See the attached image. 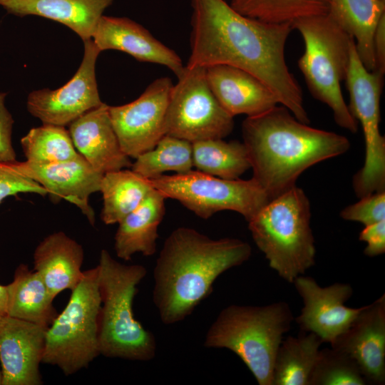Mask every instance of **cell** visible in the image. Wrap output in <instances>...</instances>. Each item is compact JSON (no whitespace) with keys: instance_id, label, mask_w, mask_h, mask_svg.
Segmentation results:
<instances>
[{"instance_id":"6da1fadb","label":"cell","mask_w":385,"mask_h":385,"mask_svg":"<svg viewBox=\"0 0 385 385\" xmlns=\"http://www.w3.org/2000/svg\"><path fill=\"white\" fill-rule=\"evenodd\" d=\"M188 66L227 65L265 83L300 122L309 124L302 91L289 70L285 45L292 24H272L244 16L225 0H190Z\"/></svg>"},{"instance_id":"7a4b0ae2","label":"cell","mask_w":385,"mask_h":385,"mask_svg":"<svg viewBox=\"0 0 385 385\" xmlns=\"http://www.w3.org/2000/svg\"><path fill=\"white\" fill-rule=\"evenodd\" d=\"M251 255V246L240 239H212L188 227L174 230L153 271V301L161 322L170 325L184 320L211 294L220 275Z\"/></svg>"},{"instance_id":"3957f363","label":"cell","mask_w":385,"mask_h":385,"mask_svg":"<svg viewBox=\"0 0 385 385\" xmlns=\"http://www.w3.org/2000/svg\"><path fill=\"white\" fill-rule=\"evenodd\" d=\"M242 133L252 178L270 200L296 185L299 176L308 168L350 148L346 137L310 127L282 105L247 117Z\"/></svg>"},{"instance_id":"277c9868","label":"cell","mask_w":385,"mask_h":385,"mask_svg":"<svg viewBox=\"0 0 385 385\" xmlns=\"http://www.w3.org/2000/svg\"><path fill=\"white\" fill-rule=\"evenodd\" d=\"M101 305L98 316L100 354L133 361H150L156 352L153 334L134 317L138 285L147 274L140 265H125L102 250L97 265Z\"/></svg>"},{"instance_id":"5b68a950","label":"cell","mask_w":385,"mask_h":385,"mask_svg":"<svg viewBox=\"0 0 385 385\" xmlns=\"http://www.w3.org/2000/svg\"><path fill=\"white\" fill-rule=\"evenodd\" d=\"M293 319L292 309L285 302L265 306L229 305L210 326L204 346L232 351L258 384L272 385L276 354Z\"/></svg>"},{"instance_id":"8992f818","label":"cell","mask_w":385,"mask_h":385,"mask_svg":"<svg viewBox=\"0 0 385 385\" xmlns=\"http://www.w3.org/2000/svg\"><path fill=\"white\" fill-rule=\"evenodd\" d=\"M310 218L309 200L294 185L270 200L248 221L252 239L270 267L289 283L315 263Z\"/></svg>"},{"instance_id":"52a82bcc","label":"cell","mask_w":385,"mask_h":385,"mask_svg":"<svg viewBox=\"0 0 385 385\" xmlns=\"http://www.w3.org/2000/svg\"><path fill=\"white\" fill-rule=\"evenodd\" d=\"M304 43L298 61L312 96L332 111L336 123L354 133L358 122L351 115L342 95L354 38L329 14L302 18L292 24Z\"/></svg>"},{"instance_id":"ba28073f","label":"cell","mask_w":385,"mask_h":385,"mask_svg":"<svg viewBox=\"0 0 385 385\" xmlns=\"http://www.w3.org/2000/svg\"><path fill=\"white\" fill-rule=\"evenodd\" d=\"M101 305L96 266L83 271L67 305L47 328L42 363L58 366L66 376L87 367L100 354Z\"/></svg>"},{"instance_id":"9c48e42d","label":"cell","mask_w":385,"mask_h":385,"mask_svg":"<svg viewBox=\"0 0 385 385\" xmlns=\"http://www.w3.org/2000/svg\"><path fill=\"white\" fill-rule=\"evenodd\" d=\"M166 198L178 200L197 216L207 219L223 210L235 211L248 222L270 200L252 178L224 179L198 170L150 179Z\"/></svg>"},{"instance_id":"30bf717a","label":"cell","mask_w":385,"mask_h":385,"mask_svg":"<svg viewBox=\"0 0 385 385\" xmlns=\"http://www.w3.org/2000/svg\"><path fill=\"white\" fill-rule=\"evenodd\" d=\"M384 74L365 68L354 41L345 81L350 98L348 106L361 125L365 143L364 164L352 181L354 192L359 198L385 191V138L379 131Z\"/></svg>"},{"instance_id":"8fae6325","label":"cell","mask_w":385,"mask_h":385,"mask_svg":"<svg viewBox=\"0 0 385 385\" xmlns=\"http://www.w3.org/2000/svg\"><path fill=\"white\" fill-rule=\"evenodd\" d=\"M173 86L165 117V135L194 143L223 139L234 119L220 105L207 82L206 68L185 66Z\"/></svg>"},{"instance_id":"7c38bea8","label":"cell","mask_w":385,"mask_h":385,"mask_svg":"<svg viewBox=\"0 0 385 385\" xmlns=\"http://www.w3.org/2000/svg\"><path fill=\"white\" fill-rule=\"evenodd\" d=\"M173 86L170 78L160 77L133 101L109 106L121 150L130 158L151 150L165 135V117Z\"/></svg>"},{"instance_id":"4fadbf2b","label":"cell","mask_w":385,"mask_h":385,"mask_svg":"<svg viewBox=\"0 0 385 385\" xmlns=\"http://www.w3.org/2000/svg\"><path fill=\"white\" fill-rule=\"evenodd\" d=\"M83 42L81 63L66 84L55 90H36L28 96V111L44 124L66 127L103 103L95 71L96 60L101 51L92 38Z\"/></svg>"},{"instance_id":"5bb4252c","label":"cell","mask_w":385,"mask_h":385,"mask_svg":"<svg viewBox=\"0 0 385 385\" xmlns=\"http://www.w3.org/2000/svg\"><path fill=\"white\" fill-rule=\"evenodd\" d=\"M292 283L303 302L297 323L301 331L317 334L323 342L331 344L362 309L363 307L345 305L353 294L349 284L337 282L323 287L314 278L302 274Z\"/></svg>"},{"instance_id":"9a60e30c","label":"cell","mask_w":385,"mask_h":385,"mask_svg":"<svg viewBox=\"0 0 385 385\" xmlns=\"http://www.w3.org/2000/svg\"><path fill=\"white\" fill-rule=\"evenodd\" d=\"M357 364L366 382L385 383V294L365 305L330 344Z\"/></svg>"},{"instance_id":"2e32d148","label":"cell","mask_w":385,"mask_h":385,"mask_svg":"<svg viewBox=\"0 0 385 385\" xmlns=\"http://www.w3.org/2000/svg\"><path fill=\"white\" fill-rule=\"evenodd\" d=\"M13 165L43 187L54 199H64L78 207L90 224L95 225V212L89 204V197L100 191L103 174L96 170L82 155L47 164L26 160L15 161Z\"/></svg>"},{"instance_id":"e0dca14e","label":"cell","mask_w":385,"mask_h":385,"mask_svg":"<svg viewBox=\"0 0 385 385\" xmlns=\"http://www.w3.org/2000/svg\"><path fill=\"white\" fill-rule=\"evenodd\" d=\"M47 328L8 315L0 318L1 385L42 384L39 364Z\"/></svg>"},{"instance_id":"ac0fdd59","label":"cell","mask_w":385,"mask_h":385,"mask_svg":"<svg viewBox=\"0 0 385 385\" xmlns=\"http://www.w3.org/2000/svg\"><path fill=\"white\" fill-rule=\"evenodd\" d=\"M92 40L101 51L118 50L136 60L165 66L179 76L184 66L180 56L157 40L142 25L125 17L102 15Z\"/></svg>"},{"instance_id":"d6986e66","label":"cell","mask_w":385,"mask_h":385,"mask_svg":"<svg viewBox=\"0 0 385 385\" xmlns=\"http://www.w3.org/2000/svg\"><path fill=\"white\" fill-rule=\"evenodd\" d=\"M108 108L102 103L68 125L77 152L103 174L132 165L130 158L121 150Z\"/></svg>"},{"instance_id":"ffe728a7","label":"cell","mask_w":385,"mask_h":385,"mask_svg":"<svg viewBox=\"0 0 385 385\" xmlns=\"http://www.w3.org/2000/svg\"><path fill=\"white\" fill-rule=\"evenodd\" d=\"M206 77L215 98L232 117L258 115L279 104L265 83L241 68L211 66L206 68Z\"/></svg>"},{"instance_id":"44dd1931","label":"cell","mask_w":385,"mask_h":385,"mask_svg":"<svg viewBox=\"0 0 385 385\" xmlns=\"http://www.w3.org/2000/svg\"><path fill=\"white\" fill-rule=\"evenodd\" d=\"M83 259L81 245L62 231L55 232L36 247L34 270L39 274L54 299L65 289L73 290L80 282Z\"/></svg>"},{"instance_id":"7402d4cb","label":"cell","mask_w":385,"mask_h":385,"mask_svg":"<svg viewBox=\"0 0 385 385\" xmlns=\"http://www.w3.org/2000/svg\"><path fill=\"white\" fill-rule=\"evenodd\" d=\"M113 0H0L8 14L35 15L63 24L84 41L92 38L103 11Z\"/></svg>"},{"instance_id":"603a6c76","label":"cell","mask_w":385,"mask_h":385,"mask_svg":"<svg viewBox=\"0 0 385 385\" xmlns=\"http://www.w3.org/2000/svg\"><path fill=\"white\" fill-rule=\"evenodd\" d=\"M165 199L153 188L140 204L118 223L114 237L118 257L128 261L135 253L147 257L155 253L158 229L165 213Z\"/></svg>"},{"instance_id":"cb8c5ba5","label":"cell","mask_w":385,"mask_h":385,"mask_svg":"<svg viewBox=\"0 0 385 385\" xmlns=\"http://www.w3.org/2000/svg\"><path fill=\"white\" fill-rule=\"evenodd\" d=\"M7 315L48 327L57 316L53 299L39 274L21 264L6 284Z\"/></svg>"},{"instance_id":"d4e9b609","label":"cell","mask_w":385,"mask_h":385,"mask_svg":"<svg viewBox=\"0 0 385 385\" xmlns=\"http://www.w3.org/2000/svg\"><path fill=\"white\" fill-rule=\"evenodd\" d=\"M329 14L354 39L358 56L368 71L375 70L373 38L376 24L385 14L381 0H329Z\"/></svg>"},{"instance_id":"484cf974","label":"cell","mask_w":385,"mask_h":385,"mask_svg":"<svg viewBox=\"0 0 385 385\" xmlns=\"http://www.w3.org/2000/svg\"><path fill=\"white\" fill-rule=\"evenodd\" d=\"M322 343L317 334L304 331L283 339L275 357L272 385H309Z\"/></svg>"},{"instance_id":"4316f807","label":"cell","mask_w":385,"mask_h":385,"mask_svg":"<svg viewBox=\"0 0 385 385\" xmlns=\"http://www.w3.org/2000/svg\"><path fill=\"white\" fill-rule=\"evenodd\" d=\"M152 189L150 180L131 169L104 173L99 191L103 200L102 221L106 225L118 223L140 204Z\"/></svg>"},{"instance_id":"83f0119b","label":"cell","mask_w":385,"mask_h":385,"mask_svg":"<svg viewBox=\"0 0 385 385\" xmlns=\"http://www.w3.org/2000/svg\"><path fill=\"white\" fill-rule=\"evenodd\" d=\"M192 148L193 167L202 173L235 180L250 168L247 149L237 140L208 139L192 143Z\"/></svg>"},{"instance_id":"f1b7e54d","label":"cell","mask_w":385,"mask_h":385,"mask_svg":"<svg viewBox=\"0 0 385 385\" xmlns=\"http://www.w3.org/2000/svg\"><path fill=\"white\" fill-rule=\"evenodd\" d=\"M135 159L131 170L148 180L165 172L185 173L193 168L192 143L165 135L153 148Z\"/></svg>"},{"instance_id":"f546056e","label":"cell","mask_w":385,"mask_h":385,"mask_svg":"<svg viewBox=\"0 0 385 385\" xmlns=\"http://www.w3.org/2000/svg\"><path fill=\"white\" fill-rule=\"evenodd\" d=\"M230 4L244 16L272 24H292L329 9V0H230Z\"/></svg>"},{"instance_id":"4dcf8cb0","label":"cell","mask_w":385,"mask_h":385,"mask_svg":"<svg viewBox=\"0 0 385 385\" xmlns=\"http://www.w3.org/2000/svg\"><path fill=\"white\" fill-rule=\"evenodd\" d=\"M21 145L26 161L36 164L69 160L79 155L64 126L43 123L30 129Z\"/></svg>"},{"instance_id":"1f68e13d","label":"cell","mask_w":385,"mask_h":385,"mask_svg":"<svg viewBox=\"0 0 385 385\" xmlns=\"http://www.w3.org/2000/svg\"><path fill=\"white\" fill-rule=\"evenodd\" d=\"M367 382L349 356L332 347L320 349L309 385H364Z\"/></svg>"},{"instance_id":"d6a6232c","label":"cell","mask_w":385,"mask_h":385,"mask_svg":"<svg viewBox=\"0 0 385 385\" xmlns=\"http://www.w3.org/2000/svg\"><path fill=\"white\" fill-rule=\"evenodd\" d=\"M346 220L362 223L364 226L385 220V191L374 192L343 209L340 212Z\"/></svg>"},{"instance_id":"836d02e7","label":"cell","mask_w":385,"mask_h":385,"mask_svg":"<svg viewBox=\"0 0 385 385\" xmlns=\"http://www.w3.org/2000/svg\"><path fill=\"white\" fill-rule=\"evenodd\" d=\"M19 193L48 195L43 187L20 173L13 163L0 162V204L6 197Z\"/></svg>"},{"instance_id":"e575fe53","label":"cell","mask_w":385,"mask_h":385,"mask_svg":"<svg viewBox=\"0 0 385 385\" xmlns=\"http://www.w3.org/2000/svg\"><path fill=\"white\" fill-rule=\"evenodd\" d=\"M6 93H0V162L16 161L12 145V128L14 120L5 106Z\"/></svg>"},{"instance_id":"d590c367","label":"cell","mask_w":385,"mask_h":385,"mask_svg":"<svg viewBox=\"0 0 385 385\" xmlns=\"http://www.w3.org/2000/svg\"><path fill=\"white\" fill-rule=\"evenodd\" d=\"M359 240L367 243L364 253L370 257L382 255L385 252V220L365 226L359 235Z\"/></svg>"},{"instance_id":"8d00e7d4","label":"cell","mask_w":385,"mask_h":385,"mask_svg":"<svg viewBox=\"0 0 385 385\" xmlns=\"http://www.w3.org/2000/svg\"><path fill=\"white\" fill-rule=\"evenodd\" d=\"M375 70L385 73V14L379 19L373 38Z\"/></svg>"},{"instance_id":"74e56055","label":"cell","mask_w":385,"mask_h":385,"mask_svg":"<svg viewBox=\"0 0 385 385\" xmlns=\"http://www.w3.org/2000/svg\"><path fill=\"white\" fill-rule=\"evenodd\" d=\"M7 292L6 286L0 284V318L7 315Z\"/></svg>"},{"instance_id":"f35d334b","label":"cell","mask_w":385,"mask_h":385,"mask_svg":"<svg viewBox=\"0 0 385 385\" xmlns=\"http://www.w3.org/2000/svg\"><path fill=\"white\" fill-rule=\"evenodd\" d=\"M1 379H2V376H1V371H0V385H1Z\"/></svg>"},{"instance_id":"ab89813d","label":"cell","mask_w":385,"mask_h":385,"mask_svg":"<svg viewBox=\"0 0 385 385\" xmlns=\"http://www.w3.org/2000/svg\"><path fill=\"white\" fill-rule=\"evenodd\" d=\"M381 1H382L385 2V0H381Z\"/></svg>"}]
</instances>
